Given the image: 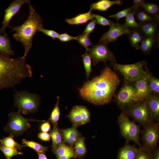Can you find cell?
I'll list each match as a JSON object with an SVG mask.
<instances>
[{
  "label": "cell",
  "instance_id": "obj_39",
  "mask_svg": "<svg viewBox=\"0 0 159 159\" xmlns=\"http://www.w3.org/2000/svg\"><path fill=\"white\" fill-rule=\"evenodd\" d=\"M93 17L96 21L97 23L103 26H112L114 23L112 21L107 19L104 17L99 15L92 14Z\"/></svg>",
  "mask_w": 159,
  "mask_h": 159
},
{
  "label": "cell",
  "instance_id": "obj_35",
  "mask_svg": "<svg viewBox=\"0 0 159 159\" xmlns=\"http://www.w3.org/2000/svg\"><path fill=\"white\" fill-rule=\"evenodd\" d=\"M82 56L87 77L88 78L90 73L92 72L91 58L90 54L87 51Z\"/></svg>",
  "mask_w": 159,
  "mask_h": 159
},
{
  "label": "cell",
  "instance_id": "obj_40",
  "mask_svg": "<svg viewBox=\"0 0 159 159\" xmlns=\"http://www.w3.org/2000/svg\"><path fill=\"white\" fill-rule=\"evenodd\" d=\"M133 6L128 7L117 13L116 14L109 15V17L113 18L116 19L117 22L118 20L122 18L126 17L128 13L133 9Z\"/></svg>",
  "mask_w": 159,
  "mask_h": 159
},
{
  "label": "cell",
  "instance_id": "obj_26",
  "mask_svg": "<svg viewBox=\"0 0 159 159\" xmlns=\"http://www.w3.org/2000/svg\"><path fill=\"white\" fill-rule=\"evenodd\" d=\"M156 39V37H145L139 46V49L144 53H148L155 45Z\"/></svg>",
  "mask_w": 159,
  "mask_h": 159
},
{
  "label": "cell",
  "instance_id": "obj_17",
  "mask_svg": "<svg viewBox=\"0 0 159 159\" xmlns=\"http://www.w3.org/2000/svg\"><path fill=\"white\" fill-rule=\"evenodd\" d=\"M146 102L153 121L159 120V97L158 95H151L146 99Z\"/></svg>",
  "mask_w": 159,
  "mask_h": 159
},
{
  "label": "cell",
  "instance_id": "obj_10",
  "mask_svg": "<svg viewBox=\"0 0 159 159\" xmlns=\"http://www.w3.org/2000/svg\"><path fill=\"white\" fill-rule=\"evenodd\" d=\"M87 52L91 57L94 65L100 62L105 63L108 61L116 62L114 54L109 49L107 44L102 43L97 44L89 48Z\"/></svg>",
  "mask_w": 159,
  "mask_h": 159
},
{
  "label": "cell",
  "instance_id": "obj_18",
  "mask_svg": "<svg viewBox=\"0 0 159 159\" xmlns=\"http://www.w3.org/2000/svg\"><path fill=\"white\" fill-rule=\"evenodd\" d=\"M158 21L154 20L139 24V29L145 37H156L158 28Z\"/></svg>",
  "mask_w": 159,
  "mask_h": 159
},
{
  "label": "cell",
  "instance_id": "obj_34",
  "mask_svg": "<svg viewBox=\"0 0 159 159\" xmlns=\"http://www.w3.org/2000/svg\"><path fill=\"white\" fill-rule=\"evenodd\" d=\"M148 82L152 92L157 95L159 94V80L149 73Z\"/></svg>",
  "mask_w": 159,
  "mask_h": 159
},
{
  "label": "cell",
  "instance_id": "obj_41",
  "mask_svg": "<svg viewBox=\"0 0 159 159\" xmlns=\"http://www.w3.org/2000/svg\"><path fill=\"white\" fill-rule=\"evenodd\" d=\"M84 124L88 122L90 120V113L87 108L84 106H79Z\"/></svg>",
  "mask_w": 159,
  "mask_h": 159
},
{
  "label": "cell",
  "instance_id": "obj_29",
  "mask_svg": "<svg viewBox=\"0 0 159 159\" xmlns=\"http://www.w3.org/2000/svg\"><path fill=\"white\" fill-rule=\"evenodd\" d=\"M50 135L52 140V148L58 146L62 142L61 130L57 126L53 127L50 132Z\"/></svg>",
  "mask_w": 159,
  "mask_h": 159
},
{
  "label": "cell",
  "instance_id": "obj_3",
  "mask_svg": "<svg viewBox=\"0 0 159 159\" xmlns=\"http://www.w3.org/2000/svg\"><path fill=\"white\" fill-rule=\"evenodd\" d=\"M29 16L24 22L19 26L11 27V31L16 32L13 35L15 39L20 42L24 48L22 57L25 58L32 46V38L34 35L43 27V20L41 16L36 11L31 3L29 6Z\"/></svg>",
  "mask_w": 159,
  "mask_h": 159
},
{
  "label": "cell",
  "instance_id": "obj_16",
  "mask_svg": "<svg viewBox=\"0 0 159 159\" xmlns=\"http://www.w3.org/2000/svg\"><path fill=\"white\" fill-rule=\"evenodd\" d=\"M129 142H126L125 144L118 150L117 159H135L138 148L135 144L131 145Z\"/></svg>",
  "mask_w": 159,
  "mask_h": 159
},
{
  "label": "cell",
  "instance_id": "obj_50",
  "mask_svg": "<svg viewBox=\"0 0 159 159\" xmlns=\"http://www.w3.org/2000/svg\"><path fill=\"white\" fill-rule=\"evenodd\" d=\"M39 159H48L44 152H38Z\"/></svg>",
  "mask_w": 159,
  "mask_h": 159
},
{
  "label": "cell",
  "instance_id": "obj_42",
  "mask_svg": "<svg viewBox=\"0 0 159 159\" xmlns=\"http://www.w3.org/2000/svg\"><path fill=\"white\" fill-rule=\"evenodd\" d=\"M38 32H42L49 37H51L53 39L57 38L59 34L56 32L51 30L46 29L43 27L40 28Z\"/></svg>",
  "mask_w": 159,
  "mask_h": 159
},
{
  "label": "cell",
  "instance_id": "obj_49",
  "mask_svg": "<svg viewBox=\"0 0 159 159\" xmlns=\"http://www.w3.org/2000/svg\"><path fill=\"white\" fill-rule=\"evenodd\" d=\"M151 159H159V147L151 151Z\"/></svg>",
  "mask_w": 159,
  "mask_h": 159
},
{
  "label": "cell",
  "instance_id": "obj_37",
  "mask_svg": "<svg viewBox=\"0 0 159 159\" xmlns=\"http://www.w3.org/2000/svg\"><path fill=\"white\" fill-rule=\"evenodd\" d=\"M0 150L3 153L6 159H11L13 156L17 155L23 154V153L11 148L0 145Z\"/></svg>",
  "mask_w": 159,
  "mask_h": 159
},
{
  "label": "cell",
  "instance_id": "obj_5",
  "mask_svg": "<svg viewBox=\"0 0 159 159\" xmlns=\"http://www.w3.org/2000/svg\"><path fill=\"white\" fill-rule=\"evenodd\" d=\"M117 123L121 134L125 139L126 142L132 141L139 147L143 146L140 139V125H138L135 122L130 120L129 117L123 112L118 117Z\"/></svg>",
  "mask_w": 159,
  "mask_h": 159
},
{
  "label": "cell",
  "instance_id": "obj_20",
  "mask_svg": "<svg viewBox=\"0 0 159 159\" xmlns=\"http://www.w3.org/2000/svg\"><path fill=\"white\" fill-rule=\"evenodd\" d=\"M123 2L120 0L110 1L109 0H101L92 4L90 5V10H97L105 11L109 9L114 4L121 5Z\"/></svg>",
  "mask_w": 159,
  "mask_h": 159
},
{
  "label": "cell",
  "instance_id": "obj_27",
  "mask_svg": "<svg viewBox=\"0 0 159 159\" xmlns=\"http://www.w3.org/2000/svg\"><path fill=\"white\" fill-rule=\"evenodd\" d=\"M135 17L138 24H140L159 19L151 16L141 8L137 10L134 14Z\"/></svg>",
  "mask_w": 159,
  "mask_h": 159
},
{
  "label": "cell",
  "instance_id": "obj_22",
  "mask_svg": "<svg viewBox=\"0 0 159 159\" xmlns=\"http://www.w3.org/2000/svg\"><path fill=\"white\" fill-rule=\"evenodd\" d=\"M145 37L139 28L131 29L128 34L131 44L137 49H139V46Z\"/></svg>",
  "mask_w": 159,
  "mask_h": 159
},
{
  "label": "cell",
  "instance_id": "obj_9",
  "mask_svg": "<svg viewBox=\"0 0 159 159\" xmlns=\"http://www.w3.org/2000/svg\"><path fill=\"white\" fill-rule=\"evenodd\" d=\"M143 147L151 151L158 147L159 124L152 121L143 127L140 132Z\"/></svg>",
  "mask_w": 159,
  "mask_h": 159
},
{
  "label": "cell",
  "instance_id": "obj_2",
  "mask_svg": "<svg viewBox=\"0 0 159 159\" xmlns=\"http://www.w3.org/2000/svg\"><path fill=\"white\" fill-rule=\"evenodd\" d=\"M32 75V68L22 57L14 59L0 54V91L13 87Z\"/></svg>",
  "mask_w": 159,
  "mask_h": 159
},
{
  "label": "cell",
  "instance_id": "obj_15",
  "mask_svg": "<svg viewBox=\"0 0 159 159\" xmlns=\"http://www.w3.org/2000/svg\"><path fill=\"white\" fill-rule=\"evenodd\" d=\"M77 127L73 125L71 128L60 130L63 142L68 143L71 147H73L76 141L81 137Z\"/></svg>",
  "mask_w": 159,
  "mask_h": 159
},
{
  "label": "cell",
  "instance_id": "obj_11",
  "mask_svg": "<svg viewBox=\"0 0 159 159\" xmlns=\"http://www.w3.org/2000/svg\"><path fill=\"white\" fill-rule=\"evenodd\" d=\"M116 101L123 110L138 102L134 85L126 82L118 93Z\"/></svg>",
  "mask_w": 159,
  "mask_h": 159
},
{
  "label": "cell",
  "instance_id": "obj_48",
  "mask_svg": "<svg viewBox=\"0 0 159 159\" xmlns=\"http://www.w3.org/2000/svg\"><path fill=\"white\" fill-rule=\"evenodd\" d=\"M50 129L51 126L49 121L44 122L40 126V130L43 132H47Z\"/></svg>",
  "mask_w": 159,
  "mask_h": 159
},
{
  "label": "cell",
  "instance_id": "obj_31",
  "mask_svg": "<svg viewBox=\"0 0 159 159\" xmlns=\"http://www.w3.org/2000/svg\"><path fill=\"white\" fill-rule=\"evenodd\" d=\"M22 143L25 146L29 147L38 152L48 151L49 147L44 146L40 144L32 141H30L23 139Z\"/></svg>",
  "mask_w": 159,
  "mask_h": 159
},
{
  "label": "cell",
  "instance_id": "obj_19",
  "mask_svg": "<svg viewBox=\"0 0 159 159\" xmlns=\"http://www.w3.org/2000/svg\"><path fill=\"white\" fill-rule=\"evenodd\" d=\"M2 35L0 33V54L10 57L14 54L12 50L11 43L8 35L4 32Z\"/></svg>",
  "mask_w": 159,
  "mask_h": 159
},
{
  "label": "cell",
  "instance_id": "obj_46",
  "mask_svg": "<svg viewBox=\"0 0 159 159\" xmlns=\"http://www.w3.org/2000/svg\"><path fill=\"white\" fill-rule=\"evenodd\" d=\"M76 158L74 148L64 155L57 157V159H70Z\"/></svg>",
  "mask_w": 159,
  "mask_h": 159
},
{
  "label": "cell",
  "instance_id": "obj_14",
  "mask_svg": "<svg viewBox=\"0 0 159 159\" xmlns=\"http://www.w3.org/2000/svg\"><path fill=\"white\" fill-rule=\"evenodd\" d=\"M148 74L147 70L141 77L134 82V85L138 101L146 99L152 93L148 82Z\"/></svg>",
  "mask_w": 159,
  "mask_h": 159
},
{
  "label": "cell",
  "instance_id": "obj_38",
  "mask_svg": "<svg viewBox=\"0 0 159 159\" xmlns=\"http://www.w3.org/2000/svg\"><path fill=\"white\" fill-rule=\"evenodd\" d=\"M135 159H151V151L143 146L139 147Z\"/></svg>",
  "mask_w": 159,
  "mask_h": 159
},
{
  "label": "cell",
  "instance_id": "obj_8",
  "mask_svg": "<svg viewBox=\"0 0 159 159\" xmlns=\"http://www.w3.org/2000/svg\"><path fill=\"white\" fill-rule=\"evenodd\" d=\"M8 116L9 121L4 130L6 132L10 133L14 136L20 135L31 127L30 124L28 121H45L26 119L21 115L19 111L11 112L9 114Z\"/></svg>",
  "mask_w": 159,
  "mask_h": 159
},
{
  "label": "cell",
  "instance_id": "obj_6",
  "mask_svg": "<svg viewBox=\"0 0 159 159\" xmlns=\"http://www.w3.org/2000/svg\"><path fill=\"white\" fill-rule=\"evenodd\" d=\"M146 62L143 60L137 63L128 64H122L112 62L114 69L124 77L126 82H135L140 79L146 72Z\"/></svg>",
  "mask_w": 159,
  "mask_h": 159
},
{
  "label": "cell",
  "instance_id": "obj_24",
  "mask_svg": "<svg viewBox=\"0 0 159 159\" xmlns=\"http://www.w3.org/2000/svg\"><path fill=\"white\" fill-rule=\"evenodd\" d=\"M68 117L73 125L77 126L84 125L79 106L76 105L73 107Z\"/></svg>",
  "mask_w": 159,
  "mask_h": 159
},
{
  "label": "cell",
  "instance_id": "obj_1",
  "mask_svg": "<svg viewBox=\"0 0 159 159\" xmlns=\"http://www.w3.org/2000/svg\"><path fill=\"white\" fill-rule=\"evenodd\" d=\"M120 82L117 74L106 66L99 76L85 82L78 90L83 99L95 105H103L111 101Z\"/></svg>",
  "mask_w": 159,
  "mask_h": 159
},
{
  "label": "cell",
  "instance_id": "obj_33",
  "mask_svg": "<svg viewBox=\"0 0 159 159\" xmlns=\"http://www.w3.org/2000/svg\"><path fill=\"white\" fill-rule=\"evenodd\" d=\"M73 149V147L67 145L62 142L58 146L52 148V151L57 157L64 155Z\"/></svg>",
  "mask_w": 159,
  "mask_h": 159
},
{
  "label": "cell",
  "instance_id": "obj_47",
  "mask_svg": "<svg viewBox=\"0 0 159 159\" xmlns=\"http://www.w3.org/2000/svg\"><path fill=\"white\" fill-rule=\"evenodd\" d=\"M38 137L39 138L44 141H49L50 140V135L47 132H40L38 135Z\"/></svg>",
  "mask_w": 159,
  "mask_h": 159
},
{
  "label": "cell",
  "instance_id": "obj_32",
  "mask_svg": "<svg viewBox=\"0 0 159 159\" xmlns=\"http://www.w3.org/2000/svg\"><path fill=\"white\" fill-rule=\"evenodd\" d=\"M124 25L130 29H138L139 24L136 21L134 17V13L132 10L129 12L125 17Z\"/></svg>",
  "mask_w": 159,
  "mask_h": 159
},
{
  "label": "cell",
  "instance_id": "obj_30",
  "mask_svg": "<svg viewBox=\"0 0 159 159\" xmlns=\"http://www.w3.org/2000/svg\"><path fill=\"white\" fill-rule=\"evenodd\" d=\"M59 97L57 96L56 102L51 112L50 118L48 120L53 124V127L57 126L58 121L60 116V111L59 105Z\"/></svg>",
  "mask_w": 159,
  "mask_h": 159
},
{
  "label": "cell",
  "instance_id": "obj_44",
  "mask_svg": "<svg viewBox=\"0 0 159 159\" xmlns=\"http://www.w3.org/2000/svg\"><path fill=\"white\" fill-rule=\"evenodd\" d=\"M62 42H67L72 40H77V37H74L69 35L66 33L59 34L57 38Z\"/></svg>",
  "mask_w": 159,
  "mask_h": 159
},
{
  "label": "cell",
  "instance_id": "obj_13",
  "mask_svg": "<svg viewBox=\"0 0 159 159\" xmlns=\"http://www.w3.org/2000/svg\"><path fill=\"white\" fill-rule=\"evenodd\" d=\"M30 4L29 0H15L13 1L5 11L2 26L0 30V33L2 34L5 32L7 26L11 27L9 22L12 17L19 11L24 4Z\"/></svg>",
  "mask_w": 159,
  "mask_h": 159
},
{
  "label": "cell",
  "instance_id": "obj_28",
  "mask_svg": "<svg viewBox=\"0 0 159 159\" xmlns=\"http://www.w3.org/2000/svg\"><path fill=\"white\" fill-rule=\"evenodd\" d=\"M141 8L151 16L159 19V6L157 4L145 1Z\"/></svg>",
  "mask_w": 159,
  "mask_h": 159
},
{
  "label": "cell",
  "instance_id": "obj_25",
  "mask_svg": "<svg viewBox=\"0 0 159 159\" xmlns=\"http://www.w3.org/2000/svg\"><path fill=\"white\" fill-rule=\"evenodd\" d=\"M14 136L12 134H10L9 136L1 139L0 145L16 150H21L25 146L19 144L15 141L13 139Z\"/></svg>",
  "mask_w": 159,
  "mask_h": 159
},
{
  "label": "cell",
  "instance_id": "obj_4",
  "mask_svg": "<svg viewBox=\"0 0 159 159\" xmlns=\"http://www.w3.org/2000/svg\"><path fill=\"white\" fill-rule=\"evenodd\" d=\"M13 96L14 105L21 113L27 115L38 110L40 103L38 94L25 91H16Z\"/></svg>",
  "mask_w": 159,
  "mask_h": 159
},
{
  "label": "cell",
  "instance_id": "obj_43",
  "mask_svg": "<svg viewBox=\"0 0 159 159\" xmlns=\"http://www.w3.org/2000/svg\"><path fill=\"white\" fill-rule=\"evenodd\" d=\"M91 20V21L87 25L83 33L89 35L94 30L97 24L95 18Z\"/></svg>",
  "mask_w": 159,
  "mask_h": 159
},
{
  "label": "cell",
  "instance_id": "obj_21",
  "mask_svg": "<svg viewBox=\"0 0 159 159\" xmlns=\"http://www.w3.org/2000/svg\"><path fill=\"white\" fill-rule=\"evenodd\" d=\"M92 11L90 10L87 12L80 14L70 19H67L65 21L71 25H79L86 23L89 20H92L94 18Z\"/></svg>",
  "mask_w": 159,
  "mask_h": 159
},
{
  "label": "cell",
  "instance_id": "obj_7",
  "mask_svg": "<svg viewBox=\"0 0 159 159\" xmlns=\"http://www.w3.org/2000/svg\"><path fill=\"white\" fill-rule=\"evenodd\" d=\"M122 112L143 127L153 121L146 99L137 102Z\"/></svg>",
  "mask_w": 159,
  "mask_h": 159
},
{
  "label": "cell",
  "instance_id": "obj_36",
  "mask_svg": "<svg viewBox=\"0 0 159 159\" xmlns=\"http://www.w3.org/2000/svg\"><path fill=\"white\" fill-rule=\"evenodd\" d=\"M77 40L86 49L87 52L89 48V47L93 45L90 38V35L84 33L78 36Z\"/></svg>",
  "mask_w": 159,
  "mask_h": 159
},
{
  "label": "cell",
  "instance_id": "obj_45",
  "mask_svg": "<svg viewBox=\"0 0 159 159\" xmlns=\"http://www.w3.org/2000/svg\"><path fill=\"white\" fill-rule=\"evenodd\" d=\"M133 6L132 11L135 14V12L141 8L145 1L143 0H133Z\"/></svg>",
  "mask_w": 159,
  "mask_h": 159
},
{
  "label": "cell",
  "instance_id": "obj_23",
  "mask_svg": "<svg viewBox=\"0 0 159 159\" xmlns=\"http://www.w3.org/2000/svg\"><path fill=\"white\" fill-rule=\"evenodd\" d=\"M85 138L80 137L74 144V150L76 157L83 159L87 153L85 143Z\"/></svg>",
  "mask_w": 159,
  "mask_h": 159
},
{
  "label": "cell",
  "instance_id": "obj_12",
  "mask_svg": "<svg viewBox=\"0 0 159 159\" xmlns=\"http://www.w3.org/2000/svg\"><path fill=\"white\" fill-rule=\"evenodd\" d=\"M130 31L131 29L124 24H120L117 22L110 26V29L102 36L99 42L108 45L110 42L116 41L120 36L128 34Z\"/></svg>",
  "mask_w": 159,
  "mask_h": 159
}]
</instances>
